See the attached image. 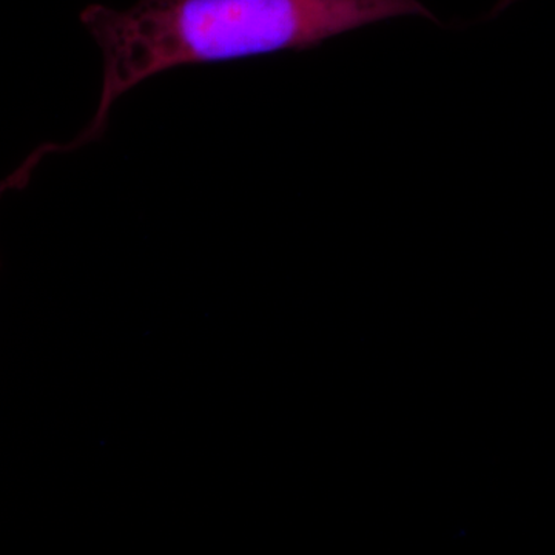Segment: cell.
<instances>
[{
  "mask_svg": "<svg viewBox=\"0 0 555 555\" xmlns=\"http://www.w3.org/2000/svg\"><path fill=\"white\" fill-rule=\"evenodd\" d=\"M404 16L437 21L420 0H138L127 10L91 3L79 20L101 50L96 112L67 144L36 149L25 169L100 141L115 102L160 73L315 49L335 36Z\"/></svg>",
  "mask_w": 555,
  "mask_h": 555,
  "instance_id": "1",
  "label": "cell"
}]
</instances>
